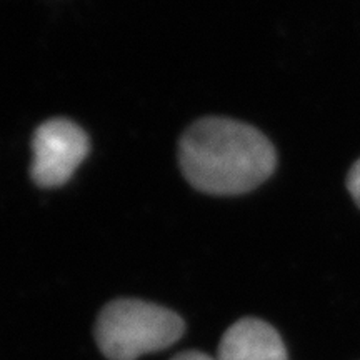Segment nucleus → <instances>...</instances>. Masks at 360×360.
I'll return each instance as SVG.
<instances>
[{
	"mask_svg": "<svg viewBox=\"0 0 360 360\" xmlns=\"http://www.w3.org/2000/svg\"><path fill=\"white\" fill-rule=\"evenodd\" d=\"M186 323L179 314L139 299H117L98 314L96 340L109 360H137L169 349L182 339Z\"/></svg>",
	"mask_w": 360,
	"mask_h": 360,
	"instance_id": "obj_2",
	"label": "nucleus"
},
{
	"mask_svg": "<svg viewBox=\"0 0 360 360\" xmlns=\"http://www.w3.org/2000/svg\"><path fill=\"white\" fill-rule=\"evenodd\" d=\"M30 175L40 187H60L90 150L87 134L69 119H51L35 130Z\"/></svg>",
	"mask_w": 360,
	"mask_h": 360,
	"instance_id": "obj_3",
	"label": "nucleus"
},
{
	"mask_svg": "<svg viewBox=\"0 0 360 360\" xmlns=\"http://www.w3.org/2000/svg\"><path fill=\"white\" fill-rule=\"evenodd\" d=\"M217 360H289L282 337L270 323L247 317L225 330Z\"/></svg>",
	"mask_w": 360,
	"mask_h": 360,
	"instance_id": "obj_4",
	"label": "nucleus"
},
{
	"mask_svg": "<svg viewBox=\"0 0 360 360\" xmlns=\"http://www.w3.org/2000/svg\"><path fill=\"white\" fill-rule=\"evenodd\" d=\"M170 360H217V359L210 357V355H207L204 352H197V350H187V352L177 354Z\"/></svg>",
	"mask_w": 360,
	"mask_h": 360,
	"instance_id": "obj_6",
	"label": "nucleus"
},
{
	"mask_svg": "<svg viewBox=\"0 0 360 360\" xmlns=\"http://www.w3.org/2000/svg\"><path fill=\"white\" fill-rule=\"evenodd\" d=\"M347 187H349L350 195H352L355 204H357L360 209V159L355 162L352 169H350L349 177H347Z\"/></svg>",
	"mask_w": 360,
	"mask_h": 360,
	"instance_id": "obj_5",
	"label": "nucleus"
},
{
	"mask_svg": "<svg viewBox=\"0 0 360 360\" xmlns=\"http://www.w3.org/2000/svg\"><path fill=\"white\" fill-rule=\"evenodd\" d=\"M179 162L197 191L238 195L254 191L272 175L277 154L269 139L252 125L207 117L182 135Z\"/></svg>",
	"mask_w": 360,
	"mask_h": 360,
	"instance_id": "obj_1",
	"label": "nucleus"
}]
</instances>
